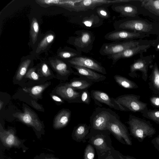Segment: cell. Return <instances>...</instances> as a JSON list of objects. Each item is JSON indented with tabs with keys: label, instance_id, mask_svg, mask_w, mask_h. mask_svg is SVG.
Returning a JSON list of instances; mask_svg holds the SVG:
<instances>
[{
	"label": "cell",
	"instance_id": "obj_46",
	"mask_svg": "<svg viewBox=\"0 0 159 159\" xmlns=\"http://www.w3.org/2000/svg\"><path fill=\"white\" fill-rule=\"evenodd\" d=\"M111 159L109 158V159Z\"/></svg>",
	"mask_w": 159,
	"mask_h": 159
},
{
	"label": "cell",
	"instance_id": "obj_27",
	"mask_svg": "<svg viewBox=\"0 0 159 159\" xmlns=\"http://www.w3.org/2000/svg\"><path fill=\"white\" fill-rule=\"evenodd\" d=\"M90 126L86 124H80L75 128L74 136L77 139H81L84 138L89 133Z\"/></svg>",
	"mask_w": 159,
	"mask_h": 159
},
{
	"label": "cell",
	"instance_id": "obj_8",
	"mask_svg": "<svg viewBox=\"0 0 159 159\" xmlns=\"http://www.w3.org/2000/svg\"><path fill=\"white\" fill-rule=\"evenodd\" d=\"M15 116L23 123L33 127L38 138H40L41 135L44 134L43 125L35 113L29 108H25L24 113H16Z\"/></svg>",
	"mask_w": 159,
	"mask_h": 159
},
{
	"label": "cell",
	"instance_id": "obj_29",
	"mask_svg": "<svg viewBox=\"0 0 159 159\" xmlns=\"http://www.w3.org/2000/svg\"><path fill=\"white\" fill-rule=\"evenodd\" d=\"M31 62V60L28 59L22 62L16 75V78L18 80H20L25 75Z\"/></svg>",
	"mask_w": 159,
	"mask_h": 159
},
{
	"label": "cell",
	"instance_id": "obj_15",
	"mask_svg": "<svg viewBox=\"0 0 159 159\" xmlns=\"http://www.w3.org/2000/svg\"><path fill=\"white\" fill-rule=\"evenodd\" d=\"M88 11V14L80 15L77 20V23L81 25L86 28H94L98 27L103 23V19L99 17L95 12Z\"/></svg>",
	"mask_w": 159,
	"mask_h": 159
},
{
	"label": "cell",
	"instance_id": "obj_21",
	"mask_svg": "<svg viewBox=\"0 0 159 159\" xmlns=\"http://www.w3.org/2000/svg\"><path fill=\"white\" fill-rule=\"evenodd\" d=\"M148 77L149 89L154 93L159 95V69L156 62Z\"/></svg>",
	"mask_w": 159,
	"mask_h": 159
},
{
	"label": "cell",
	"instance_id": "obj_13",
	"mask_svg": "<svg viewBox=\"0 0 159 159\" xmlns=\"http://www.w3.org/2000/svg\"><path fill=\"white\" fill-rule=\"evenodd\" d=\"M151 61V58H141L135 60L130 66L129 75L133 78H136V71H139L142 73V79L143 81L147 82L148 76V67Z\"/></svg>",
	"mask_w": 159,
	"mask_h": 159
},
{
	"label": "cell",
	"instance_id": "obj_22",
	"mask_svg": "<svg viewBox=\"0 0 159 159\" xmlns=\"http://www.w3.org/2000/svg\"><path fill=\"white\" fill-rule=\"evenodd\" d=\"M50 63L52 67L60 75L66 77V79L71 74L75 73L66 63L61 60L57 59L51 60Z\"/></svg>",
	"mask_w": 159,
	"mask_h": 159
},
{
	"label": "cell",
	"instance_id": "obj_23",
	"mask_svg": "<svg viewBox=\"0 0 159 159\" xmlns=\"http://www.w3.org/2000/svg\"><path fill=\"white\" fill-rule=\"evenodd\" d=\"M66 84L75 90H81L89 88L93 84V82L86 78L80 77L73 78L70 82Z\"/></svg>",
	"mask_w": 159,
	"mask_h": 159
},
{
	"label": "cell",
	"instance_id": "obj_16",
	"mask_svg": "<svg viewBox=\"0 0 159 159\" xmlns=\"http://www.w3.org/2000/svg\"><path fill=\"white\" fill-rule=\"evenodd\" d=\"M56 92L57 94L69 102L81 103L80 90L77 91L66 84L57 87Z\"/></svg>",
	"mask_w": 159,
	"mask_h": 159
},
{
	"label": "cell",
	"instance_id": "obj_28",
	"mask_svg": "<svg viewBox=\"0 0 159 159\" xmlns=\"http://www.w3.org/2000/svg\"><path fill=\"white\" fill-rule=\"evenodd\" d=\"M142 116L159 125V109H148L141 113Z\"/></svg>",
	"mask_w": 159,
	"mask_h": 159
},
{
	"label": "cell",
	"instance_id": "obj_37",
	"mask_svg": "<svg viewBox=\"0 0 159 159\" xmlns=\"http://www.w3.org/2000/svg\"><path fill=\"white\" fill-rule=\"evenodd\" d=\"M25 77L34 80H38L39 79V75L35 72V69L33 68L28 70Z\"/></svg>",
	"mask_w": 159,
	"mask_h": 159
},
{
	"label": "cell",
	"instance_id": "obj_7",
	"mask_svg": "<svg viewBox=\"0 0 159 159\" xmlns=\"http://www.w3.org/2000/svg\"><path fill=\"white\" fill-rule=\"evenodd\" d=\"M139 43L138 42L131 40L105 43L101 46L99 52L101 55L107 56L118 53L127 49L135 47Z\"/></svg>",
	"mask_w": 159,
	"mask_h": 159
},
{
	"label": "cell",
	"instance_id": "obj_33",
	"mask_svg": "<svg viewBox=\"0 0 159 159\" xmlns=\"http://www.w3.org/2000/svg\"><path fill=\"white\" fill-rule=\"evenodd\" d=\"M54 39V35L52 34L47 35L40 42L38 45L40 49H44L52 42Z\"/></svg>",
	"mask_w": 159,
	"mask_h": 159
},
{
	"label": "cell",
	"instance_id": "obj_10",
	"mask_svg": "<svg viewBox=\"0 0 159 159\" xmlns=\"http://www.w3.org/2000/svg\"><path fill=\"white\" fill-rule=\"evenodd\" d=\"M131 0H80L75 6L74 10L77 12L93 10L97 7L115 4L128 2Z\"/></svg>",
	"mask_w": 159,
	"mask_h": 159
},
{
	"label": "cell",
	"instance_id": "obj_36",
	"mask_svg": "<svg viewBox=\"0 0 159 159\" xmlns=\"http://www.w3.org/2000/svg\"><path fill=\"white\" fill-rule=\"evenodd\" d=\"M95 152L93 146L89 144L86 147L84 152V159H94Z\"/></svg>",
	"mask_w": 159,
	"mask_h": 159
},
{
	"label": "cell",
	"instance_id": "obj_26",
	"mask_svg": "<svg viewBox=\"0 0 159 159\" xmlns=\"http://www.w3.org/2000/svg\"><path fill=\"white\" fill-rule=\"evenodd\" d=\"M49 85L48 84L36 85L32 87L24 88L23 90L25 92L29 93L33 98H40L44 90Z\"/></svg>",
	"mask_w": 159,
	"mask_h": 159
},
{
	"label": "cell",
	"instance_id": "obj_35",
	"mask_svg": "<svg viewBox=\"0 0 159 159\" xmlns=\"http://www.w3.org/2000/svg\"><path fill=\"white\" fill-rule=\"evenodd\" d=\"M93 144L98 149H105L106 145L103 137L101 136L97 137L93 142Z\"/></svg>",
	"mask_w": 159,
	"mask_h": 159
},
{
	"label": "cell",
	"instance_id": "obj_20",
	"mask_svg": "<svg viewBox=\"0 0 159 159\" xmlns=\"http://www.w3.org/2000/svg\"><path fill=\"white\" fill-rule=\"evenodd\" d=\"M71 112L68 109L62 110L56 116L54 120L53 127L59 129L66 126L70 120Z\"/></svg>",
	"mask_w": 159,
	"mask_h": 159
},
{
	"label": "cell",
	"instance_id": "obj_6",
	"mask_svg": "<svg viewBox=\"0 0 159 159\" xmlns=\"http://www.w3.org/2000/svg\"><path fill=\"white\" fill-rule=\"evenodd\" d=\"M113 26L115 30H128L142 32H148L152 29L151 25L140 20L120 19L115 22Z\"/></svg>",
	"mask_w": 159,
	"mask_h": 159
},
{
	"label": "cell",
	"instance_id": "obj_30",
	"mask_svg": "<svg viewBox=\"0 0 159 159\" xmlns=\"http://www.w3.org/2000/svg\"><path fill=\"white\" fill-rule=\"evenodd\" d=\"M39 30V26L37 20L33 18L32 20L30 30V34L33 44L37 40Z\"/></svg>",
	"mask_w": 159,
	"mask_h": 159
},
{
	"label": "cell",
	"instance_id": "obj_43",
	"mask_svg": "<svg viewBox=\"0 0 159 159\" xmlns=\"http://www.w3.org/2000/svg\"><path fill=\"white\" fill-rule=\"evenodd\" d=\"M120 159H137L133 157L129 156H120Z\"/></svg>",
	"mask_w": 159,
	"mask_h": 159
},
{
	"label": "cell",
	"instance_id": "obj_1",
	"mask_svg": "<svg viewBox=\"0 0 159 159\" xmlns=\"http://www.w3.org/2000/svg\"><path fill=\"white\" fill-rule=\"evenodd\" d=\"M126 122L129 125L130 135L139 142H142L147 137H152L156 133L155 129L149 121L134 115H129Z\"/></svg>",
	"mask_w": 159,
	"mask_h": 159
},
{
	"label": "cell",
	"instance_id": "obj_4",
	"mask_svg": "<svg viewBox=\"0 0 159 159\" xmlns=\"http://www.w3.org/2000/svg\"><path fill=\"white\" fill-rule=\"evenodd\" d=\"M140 96L134 94H126L115 98L116 101L124 107L127 111L140 112L148 109V104L140 100Z\"/></svg>",
	"mask_w": 159,
	"mask_h": 159
},
{
	"label": "cell",
	"instance_id": "obj_34",
	"mask_svg": "<svg viewBox=\"0 0 159 159\" xmlns=\"http://www.w3.org/2000/svg\"><path fill=\"white\" fill-rule=\"evenodd\" d=\"M80 101L81 103L89 104L91 101V95L88 89L80 90Z\"/></svg>",
	"mask_w": 159,
	"mask_h": 159
},
{
	"label": "cell",
	"instance_id": "obj_5",
	"mask_svg": "<svg viewBox=\"0 0 159 159\" xmlns=\"http://www.w3.org/2000/svg\"><path fill=\"white\" fill-rule=\"evenodd\" d=\"M73 37L72 43L76 50L81 53H88L92 49L95 37L91 31L84 30H77Z\"/></svg>",
	"mask_w": 159,
	"mask_h": 159
},
{
	"label": "cell",
	"instance_id": "obj_44",
	"mask_svg": "<svg viewBox=\"0 0 159 159\" xmlns=\"http://www.w3.org/2000/svg\"><path fill=\"white\" fill-rule=\"evenodd\" d=\"M3 104V102H2L1 100L0 101V110H1L2 108Z\"/></svg>",
	"mask_w": 159,
	"mask_h": 159
},
{
	"label": "cell",
	"instance_id": "obj_19",
	"mask_svg": "<svg viewBox=\"0 0 159 159\" xmlns=\"http://www.w3.org/2000/svg\"><path fill=\"white\" fill-rule=\"evenodd\" d=\"M111 7L113 11L119 13L121 17H134L138 13L137 7L132 5L115 4Z\"/></svg>",
	"mask_w": 159,
	"mask_h": 159
},
{
	"label": "cell",
	"instance_id": "obj_12",
	"mask_svg": "<svg viewBox=\"0 0 159 159\" xmlns=\"http://www.w3.org/2000/svg\"><path fill=\"white\" fill-rule=\"evenodd\" d=\"M68 62L71 65L88 68L102 74H107L106 69L101 64L90 57L81 55L70 59Z\"/></svg>",
	"mask_w": 159,
	"mask_h": 159
},
{
	"label": "cell",
	"instance_id": "obj_31",
	"mask_svg": "<svg viewBox=\"0 0 159 159\" xmlns=\"http://www.w3.org/2000/svg\"><path fill=\"white\" fill-rule=\"evenodd\" d=\"M94 9L98 15L103 19H109L111 17L110 13L106 6H99Z\"/></svg>",
	"mask_w": 159,
	"mask_h": 159
},
{
	"label": "cell",
	"instance_id": "obj_39",
	"mask_svg": "<svg viewBox=\"0 0 159 159\" xmlns=\"http://www.w3.org/2000/svg\"><path fill=\"white\" fill-rule=\"evenodd\" d=\"M149 100L152 106L159 108V96H152L150 97Z\"/></svg>",
	"mask_w": 159,
	"mask_h": 159
},
{
	"label": "cell",
	"instance_id": "obj_2",
	"mask_svg": "<svg viewBox=\"0 0 159 159\" xmlns=\"http://www.w3.org/2000/svg\"><path fill=\"white\" fill-rule=\"evenodd\" d=\"M118 117L116 112L109 108L97 107L90 117L91 126L95 130H106L108 123Z\"/></svg>",
	"mask_w": 159,
	"mask_h": 159
},
{
	"label": "cell",
	"instance_id": "obj_11",
	"mask_svg": "<svg viewBox=\"0 0 159 159\" xmlns=\"http://www.w3.org/2000/svg\"><path fill=\"white\" fill-rule=\"evenodd\" d=\"M90 95L95 103L99 106L102 107L101 104L102 103L116 110L126 111L125 108L117 102L115 98L110 97L105 92L100 90H92Z\"/></svg>",
	"mask_w": 159,
	"mask_h": 159
},
{
	"label": "cell",
	"instance_id": "obj_32",
	"mask_svg": "<svg viewBox=\"0 0 159 159\" xmlns=\"http://www.w3.org/2000/svg\"><path fill=\"white\" fill-rule=\"evenodd\" d=\"M82 53L76 50H73L72 51H64L60 52L58 56L63 58H70L71 59L76 57L81 56Z\"/></svg>",
	"mask_w": 159,
	"mask_h": 159
},
{
	"label": "cell",
	"instance_id": "obj_18",
	"mask_svg": "<svg viewBox=\"0 0 159 159\" xmlns=\"http://www.w3.org/2000/svg\"><path fill=\"white\" fill-rule=\"evenodd\" d=\"M71 65L77 71L74 74L86 78L93 82L102 81L106 78V76L103 74L90 69L78 66Z\"/></svg>",
	"mask_w": 159,
	"mask_h": 159
},
{
	"label": "cell",
	"instance_id": "obj_9",
	"mask_svg": "<svg viewBox=\"0 0 159 159\" xmlns=\"http://www.w3.org/2000/svg\"><path fill=\"white\" fill-rule=\"evenodd\" d=\"M106 129L110 131L119 139H123L126 144L132 145L131 139L128 129L120 120L119 117L109 122L107 125Z\"/></svg>",
	"mask_w": 159,
	"mask_h": 159
},
{
	"label": "cell",
	"instance_id": "obj_42",
	"mask_svg": "<svg viewBox=\"0 0 159 159\" xmlns=\"http://www.w3.org/2000/svg\"><path fill=\"white\" fill-rule=\"evenodd\" d=\"M51 97L52 99L55 101L60 102H63V100L59 97L55 95H52Z\"/></svg>",
	"mask_w": 159,
	"mask_h": 159
},
{
	"label": "cell",
	"instance_id": "obj_41",
	"mask_svg": "<svg viewBox=\"0 0 159 159\" xmlns=\"http://www.w3.org/2000/svg\"><path fill=\"white\" fill-rule=\"evenodd\" d=\"M151 143L155 148L159 152V135L152 140Z\"/></svg>",
	"mask_w": 159,
	"mask_h": 159
},
{
	"label": "cell",
	"instance_id": "obj_25",
	"mask_svg": "<svg viewBox=\"0 0 159 159\" xmlns=\"http://www.w3.org/2000/svg\"><path fill=\"white\" fill-rule=\"evenodd\" d=\"M141 6L154 15L159 16V0H140Z\"/></svg>",
	"mask_w": 159,
	"mask_h": 159
},
{
	"label": "cell",
	"instance_id": "obj_40",
	"mask_svg": "<svg viewBox=\"0 0 159 159\" xmlns=\"http://www.w3.org/2000/svg\"><path fill=\"white\" fill-rule=\"evenodd\" d=\"M41 71L42 74L45 76H48L51 75L50 70L48 65L45 63H43L42 65Z\"/></svg>",
	"mask_w": 159,
	"mask_h": 159
},
{
	"label": "cell",
	"instance_id": "obj_17",
	"mask_svg": "<svg viewBox=\"0 0 159 159\" xmlns=\"http://www.w3.org/2000/svg\"><path fill=\"white\" fill-rule=\"evenodd\" d=\"M150 47L149 45H138L118 53L107 56V57L112 60V64L114 65L120 59L131 57L139 53L146 52Z\"/></svg>",
	"mask_w": 159,
	"mask_h": 159
},
{
	"label": "cell",
	"instance_id": "obj_45",
	"mask_svg": "<svg viewBox=\"0 0 159 159\" xmlns=\"http://www.w3.org/2000/svg\"><path fill=\"white\" fill-rule=\"evenodd\" d=\"M13 159L11 158H6V159Z\"/></svg>",
	"mask_w": 159,
	"mask_h": 159
},
{
	"label": "cell",
	"instance_id": "obj_24",
	"mask_svg": "<svg viewBox=\"0 0 159 159\" xmlns=\"http://www.w3.org/2000/svg\"><path fill=\"white\" fill-rule=\"evenodd\" d=\"M113 77L118 84L125 89H133L139 88L135 83L121 75H116Z\"/></svg>",
	"mask_w": 159,
	"mask_h": 159
},
{
	"label": "cell",
	"instance_id": "obj_38",
	"mask_svg": "<svg viewBox=\"0 0 159 159\" xmlns=\"http://www.w3.org/2000/svg\"><path fill=\"white\" fill-rule=\"evenodd\" d=\"M33 159H59L52 154L41 153L36 156Z\"/></svg>",
	"mask_w": 159,
	"mask_h": 159
},
{
	"label": "cell",
	"instance_id": "obj_3",
	"mask_svg": "<svg viewBox=\"0 0 159 159\" xmlns=\"http://www.w3.org/2000/svg\"><path fill=\"white\" fill-rule=\"evenodd\" d=\"M0 140L1 146L3 149H10L15 148L21 149L25 151L28 148L24 144L25 139H19L16 135L14 129H10L5 130L1 125L0 129Z\"/></svg>",
	"mask_w": 159,
	"mask_h": 159
},
{
	"label": "cell",
	"instance_id": "obj_14",
	"mask_svg": "<svg viewBox=\"0 0 159 159\" xmlns=\"http://www.w3.org/2000/svg\"><path fill=\"white\" fill-rule=\"evenodd\" d=\"M142 34L136 31L129 32L125 30H115L108 33L104 36L107 40L113 42L122 41L141 37Z\"/></svg>",
	"mask_w": 159,
	"mask_h": 159
}]
</instances>
